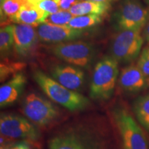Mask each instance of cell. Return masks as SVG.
<instances>
[{
    "mask_svg": "<svg viewBox=\"0 0 149 149\" xmlns=\"http://www.w3.org/2000/svg\"><path fill=\"white\" fill-rule=\"evenodd\" d=\"M51 74L55 81L74 91H79L84 84V72L73 65H56L51 69Z\"/></svg>",
    "mask_w": 149,
    "mask_h": 149,
    "instance_id": "11",
    "label": "cell"
},
{
    "mask_svg": "<svg viewBox=\"0 0 149 149\" xmlns=\"http://www.w3.org/2000/svg\"><path fill=\"white\" fill-rule=\"evenodd\" d=\"M49 13L28 1L10 20L17 24H27L36 27L44 23Z\"/></svg>",
    "mask_w": 149,
    "mask_h": 149,
    "instance_id": "15",
    "label": "cell"
},
{
    "mask_svg": "<svg viewBox=\"0 0 149 149\" xmlns=\"http://www.w3.org/2000/svg\"><path fill=\"white\" fill-rule=\"evenodd\" d=\"M146 3L149 5V0H146Z\"/></svg>",
    "mask_w": 149,
    "mask_h": 149,
    "instance_id": "30",
    "label": "cell"
},
{
    "mask_svg": "<svg viewBox=\"0 0 149 149\" xmlns=\"http://www.w3.org/2000/svg\"><path fill=\"white\" fill-rule=\"evenodd\" d=\"M74 17L70 11L60 10L55 13L48 15L43 24L58 26L67 25Z\"/></svg>",
    "mask_w": 149,
    "mask_h": 149,
    "instance_id": "22",
    "label": "cell"
},
{
    "mask_svg": "<svg viewBox=\"0 0 149 149\" xmlns=\"http://www.w3.org/2000/svg\"><path fill=\"white\" fill-rule=\"evenodd\" d=\"M112 117L120 133L123 149H148L144 132L125 107L115 108Z\"/></svg>",
    "mask_w": 149,
    "mask_h": 149,
    "instance_id": "4",
    "label": "cell"
},
{
    "mask_svg": "<svg viewBox=\"0 0 149 149\" xmlns=\"http://www.w3.org/2000/svg\"><path fill=\"white\" fill-rule=\"evenodd\" d=\"M29 0H1V15L11 18Z\"/></svg>",
    "mask_w": 149,
    "mask_h": 149,
    "instance_id": "21",
    "label": "cell"
},
{
    "mask_svg": "<svg viewBox=\"0 0 149 149\" xmlns=\"http://www.w3.org/2000/svg\"><path fill=\"white\" fill-rule=\"evenodd\" d=\"M14 37L13 48L21 57H26L31 54L39 40L37 32L34 26L27 24L12 25Z\"/></svg>",
    "mask_w": 149,
    "mask_h": 149,
    "instance_id": "12",
    "label": "cell"
},
{
    "mask_svg": "<svg viewBox=\"0 0 149 149\" xmlns=\"http://www.w3.org/2000/svg\"><path fill=\"white\" fill-rule=\"evenodd\" d=\"M144 35L147 42H149V22L146 24L144 31Z\"/></svg>",
    "mask_w": 149,
    "mask_h": 149,
    "instance_id": "27",
    "label": "cell"
},
{
    "mask_svg": "<svg viewBox=\"0 0 149 149\" xmlns=\"http://www.w3.org/2000/svg\"><path fill=\"white\" fill-rule=\"evenodd\" d=\"M33 78L48 98L70 112L83 111L90 106L86 97L66 88L40 70H35Z\"/></svg>",
    "mask_w": 149,
    "mask_h": 149,
    "instance_id": "2",
    "label": "cell"
},
{
    "mask_svg": "<svg viewBox=\"0 0 149 149\" xmlns=\"http://www.w3.org/2000/svg\"><path fill=\"white\" fill-rule=\"evenodd\" d=\"M31 141L22 140L1 145L0 149H32Z\"/></svg>",
    "mask_w": 149,
    "mask_h": 149,
    "instance_id": "25",
    "label": "cell"
},
{
    "mask_svg": "<svg viewBox=\"0 0 149 149\" xmlns=\"http://www.w3.org/2000/svg\"><path fill=\"white\" fill-rule=\"evenodd\" d=\"M79 0H60L59 2V7L61 10H68L75 5L76 3L79 2Z\"/></svg>",
    "mask_w": 149,
    "mask_h": 149,
    "instance_id": "26",
    "label": "cell"
},
{
    "mask_svg": "<svg viewBox=\"0 0 149 149\" xmlns=\"http://www.w3.org/2000/svg\"><path fill=\"white\" fill-rule=\"evenodd\" d=\"M118 61L107 56L97 63L93 70L89 95L96 101H108L114 93L118 77Z\"/></svg>",
    "mask_w": 149,
    "mask_h": 149,
    "instance_id": "3",
    "label": "cell"
},
{
    "mask_svg": "<svg viewBox=\"0 0 149 149\" xmlns=\"http://www.w3.org/2000/svg\"><path fill=\"white\" fill-rule=\"evenodd\" d=\"M88 1H101V2H109L115 1V0H88Z\"/></svg>",
    "mask_w": 149,
    "mask_h": 149,
    "instance_id": "28",
    "label": "cell"
},
{
    "mask_svg": "<svg viewBox=\"0 0 149 149\" xmlns=\"http://www.w3.org/2000/svg\"><path fill=\"white\" fill-rule=\"evenodd\" d=\"M148 18V10L139 1L124 0L114 15L115 27L119 31L141 30Z\"/></svg>",
    "mask_w": 149,
    "mask_h": 149,
    "instance_id": "9",
    "label": "cell"
},
{
    "mask_svg": "<svg viewBox=\"0 0 149 149\" xmlns=\"http://www.w3.org/2000/svg\"><path fill=\"white\" fill-rule=\"evenodd\" d=\"M137 66L146 77L149 78V46L145 47L137 61Z\"/></svg>",
    "mask_w": 149,
    "mask_h": 149,
    "instance_id": "24",
    "label": "cell"
},
{
    "mask_svg": "<svg viewBox=\"0 0 149 149\" xmlns=\"http://www.w3.org/2000/svg\"><path fill=\"white\" fill-rule=\"evenodd\" d=\"M22 111L35 126L42 128L51 126L59 117L58 109L51 101L33 93L25 97Z\"/></svg>",
    "mask_w": 149,
    "mask_h": 149,
    "instance_id": "5",
    "label": "cell"
},
{
    "mask_svg": "<svg viewBox=\"0 0 149 149\" xmlns=\"http://www.w3.org/2000/svg\"><path fill=\"white\" fill-rule=\"evenodd\" d=\"M121 88L128 93L139 92L146 85V77L137 65H130L123 68L119 77Z\"/></svg>",
    "mask_w": 149,
    "mask_h": 149,
    "instance_id": "14",
    "label": "cell"
},
{
    "mask_svg": "<svg viewBox=\"0 0 149 149\" xmlns=\"http://www.w3.org/2000/svg\"><path fill=\"white\" fill-rule=\"evenodd\" d=\"M14 37L12 25L1 26L0 30V51L1 57H4L13 47Z\"/></svg>",
    "mask_w": 149,
    "mask_h": 149,
    "instance_id": "20",
    "label": "cell"
},
{
    "mask_svg": "<svg viewBox=\"0 0 149 149\" xmlns=\"http://www.w3.org/2000/svg\"><path fill=\"white\" fill-rule=\"evenodd\" d=\"M26 64L20 61H14L9 59L1 60L0 64V78L1 82L10 78L11 79L17 74L19 73L25 68Z\"/></svg>",
    "mask_w": 149,
    "mask_h": 149,
    "instance_id": "19",
    "label": "cell"
},
{
    "mask_svg": "<svg viewBox=\"0 0 149 149\" xmlns=\"http://www.w3.org/2000/svg\"><path fill=\"white\" fill-rule=\"evenodd\" d=\"M0 133L10 139L34 141L40 137V131L33 123L26 117L13 113H1Z\"/></svg>",
    "mask_w": 149,
    "mask_h": 149,
    "instance_id": "7",
    "label": "cell"
},
{
    "mask_svg": "<svg viewBox=\"0 0 149 149\" xmlns=\"http://www.w3.org/2000/svg\"><path fill=\"white\" fill-rule=\"evenodd\" d=\"M102 22V15H86L74 16L67 24L68 26L74 29L83 30L97 25Z\"/></svg>",
    "mask_w": 149,
    "mask_h": 149,
    "instance_id": "18",
    "label": "cell"
},
{
    "mask_svg": "<svg viewBox=\"0 0 149 149\" xmlns=\"http://www.w3.org/2000/svg\"><path fill=\"white\" fill-rule=\"evenodd\" d=\"M141 30L119 31L111 43L112 57L118 62L129 63L138 57L144 43Z\"/></svg>",
    "mask_w": 149,
    "mask_h": 149,
    "instance_id": "6",
    "label": "cell"
},
{
    "mask_svg": "<svg viewBox=\"0 0 149 149\" xmlns=\"http://www.w3.org/2000/svg\"><path fill=\"white\" fill-rule=\"evenodd\" d=\"M97 122H77L53 135L48 149H109V135Z\"/></svg>",
    "mask_w": 149,
    "mask_h": 149,
    "instance_id": "1",
    "label": "cell"
},
{
    "mask_svg": "<svg viewBox=\"0 0 149 149\" xmlns=\"http://www.w3.org/2000/svg\"><path fill=\"white\" fill-rule=\"evenodd\" d=\"M53 55L70 65L86 68L92 62L95 49L89 43L82 41L62 42L51 48Z\"/></svg>",
    "mask_w": 149,
    "mask_h": 149,
    "instance_id": "8",
    "label": "cell"
},
{
    "mask_svg": "<svg viewBox=\"0 0 149 149\" xmlns=\"http://www.w3.org/2000/svg\"><path fill=\"white\" fill-rule=\"evenodd\" d=\"M133 109L139 124L149 132V93L139 97L134 102Z\"/></svg>",
    "mask_w": 149,
    "mask_h": 149,
    "instance_id": "17",
    "label": "cell"
},
{
    "mask_svg": "<svg viewBox=\"0 0 149 149\" xmlns=\"http://www.w3.org/2000/svg\"><path fill=\"white\" fill-rule=\"evenodd\" d=\"M147 82H148V85H149V78H148V79H147Z\"/></svg>",
    "mask_w": 149,
    "mask_h": 149,
    "instance_id": "31",
    "label": "cell"
},
{
    "mask_svg": "<svg viewBox=\"0 0 149 149\" xmlns=\"http://www.w3.org/2000/svg\"><path fill=\"white\" fill-rule=\"evenodd\" d=\"M29 1L49 14L55 13L61 10L59 3L54 0H29Z\"/></svg>",
    "mask_w": 149,
    "mask_h": 149,
    "instance_id": "23",
    "label": "cell"
},
{
    "mask_svg": "<svg viewBox=\"0 0 149 149\" xmlns=\"http://www.w3.org/2000/svg\"><path fill=\"white\" fill-rule=\"evenodd\" d=\"M39 40L43 42L59 44L70 42L83 36V30L74 29L67 25L58 26L42 24L37 28Z\"/></svg>",
    "mask_w": 149,
    "mask_h": 149,
    "instance_id": "10",
    "label": "cell"
},
{
    "mask_svg": "<svg viewBox=\"0 0 149 149\" xmlns=\"http://www.w3.org/2000/svg\"><path fill=\"white\" fill-rule=\"evenodd\" d=\"M26 77L22 73L17 74L0 87V107L4 108L14 104L23 92Z\"/></svg>",
    "mask_w": 149,
    "mask_h": 149,
    "instance_id": "13",
    "label": "cell"
},
{
    "mask_svg": "<svg viewBox=\"0 0 149 149\" xmlns=\"http://www.w3.org/2000/svg\"><path fill=\"white\" fill-rule=\"evenodd\" d=\"M54 1H55L56 2H57V3H59V2H60V0H54Z\"/></svg>",
    "mask_w": 149,
    "mask_h": 149,
    "instance_id": "29",
    "label": "cell"
},
{
    "mask_svg": "<svg viewBox=\"0 0 149 149\" xmlns=\"http://www.w3.org/2000/svg\"><path fill=\"white\" fill-rule=\"evenodd\" d=\"M111 8V3L101 1H79L74 5L69 11L74 16L86 15H103Z\"/></svg>",
    "mask_w": 149,
    "mask_h": 149,
    "instance_id": "16",
    "label": "cell"
}]
</instances>
